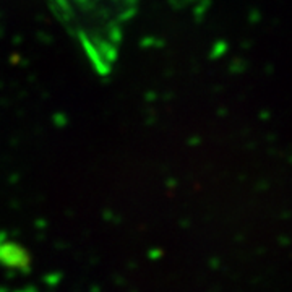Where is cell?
<instances>
[{
	"instance_id": "1",
	"label": "cell",
	"mask_w": 292,
	"mask_h": 292,
	"mask_svg": "<svg viewBox=\"0 0 292 292\" xmlns=\"http://www.w3.org/2000/svg\"><path fill=\"white\" fill-rule=\"evenodd\" d=\"M93 70L107 77L120 55L128 23L138 10V0H44Z\"/></svg>"
}]
</instances>
